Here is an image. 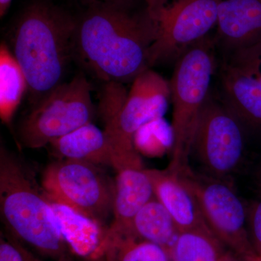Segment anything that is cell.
<instances>
[{"label": "cell", "instance_id": "obj_1", "mask_svg": "<svg viewBox=\"0 0 261 261\" xmlns=\"http://www.w3.org/2000/svg\"><path fill=\"white\" fill-rule=\"evenodd\" d=\"M137 5L94 3L76 16L74 60L105 84L132 83L151 68L155 33Z\"/></svg>", "mask_w": 261, "mask_h": 261}, {"label": "cell", "instance_id": "obj_2", "mask_svg": "<svg viewBox=\"0 0 261 261\" xmlns=\"http://www.w3.org/2000/svg\"><path fill=\"white\" fill-rule=\"evenodd\" d=\"M75 27L76 16L53 0H30L15 18L9 47L27 77L32 106L65 82Z\"/></svg>", "mask_w": 261, "mask_h": 261}, {"label": "cell", "instance_id": "obj_3", "mask_svg": "<svg viewBox=\"0 0 261 261\" xmlns=\"http://www.w3.org/2000/svg\"><path fill=\"white\" fill-rule=\"evenodd\" d=\"M0 214L7 231L42 256L57 260L70 251L49 197L25 163L0 147Z\"/></svg>", "mask_w": 261, "mask_h": 261}, {"label": "cell", "instance_id": "obj_4", "mask_svg": "<svg viewBox=\"0 0 261 261\" xmlns=\"http://www.w3.org/2000/svg\"><path fill=\"white\" fill-rule=\"evenodd\" d=\"M99 112L113 154L115 171L129 166H143L135 145L138 130L162 119L171 101L170 82L151 70H145L127 92L123 84H105Z\"/></svg>", "mask_w": 261, "mask_h": 261}, {"label": "cell", "instance_id": "obj_5", "mask_svg": "<svg viewBox=\"0 0 261 261\" xmlns=\"http://www.w3.org/2000/svg\"><path fill=\"white\" fill-rule=\"evenodd\" d=\"M212 42L206 37L178 57L170 81L173 104L172 159L168 168L177 172L189 166L196 126L209 97L215 70Z\"/></svg>", "mask_w": 261, "mask_h": 261}, {"label": "cell", "instance_id": "obj_6", "mask_svg": "<svg viewBox=\"0 0 261 261\" xmlns=\"http://www.w3.org/2000/svg\"><path fill=\"white\" fill-rule=\"evenodd\" d=\"M92 86L82 73L63 82L33 105L17 132L24 148L38 149L91 123L95 115Z\"/></svg>", "mask_w": 261, "mask_h": 261}, {"label": "cell", "instance_id": "obj_7", "mask_svg": "<svg viewBox=\"0 0 261 261\" xmlns=\"http://www.w3.org/2000/svg\"><path fill=\"white\" fill-rule=\"evenodd\" d=\"M41 186L53 202L105 227L113 214L115 180L97 165L57 159L43 171Z\"/></svg>", "mask_w": 261, "mask_h": 261}, {"label": "cell", "instance_id": "obj_8", "mask_svg": "<svg viewBox=\"0 0 261 261\" xmlns=\"http://www.w3.org/2000/svg\"><path fill=\"white\" fill-rule=\"evenodd\" d=\"M219 0H145L155 41L150 65L178 58L207 37L217 23Z\"/></svg>", "mask_w": 261, "mask_h": 261}, {"label": "cell", "instance_id": "obj_9", "mask_svg": "<svg viewBox=\"0 0 261 261\" xmlns=\"http://www.w3.org/2000/svg\"><path fill=\"white\" fill-rule=\"evenodd\" d=\"M176 173L193 194L215 236L242 260L255 257L247 228V211L229 185L210 175L195 173L189 166Z\"/></svg>", "mask_w": 261, "mask_h": 261}, {"label": "cell", "instance_id": "obj_10", "mask_svg": "<svg viewBox=\"0 0 261 261\" xmlns=\"http://www.w3.org/2000/svg\"><path fill=\"white\" fill-rule=\"evenodd\" d=\"M192 150L210 176L226 181L245 154L244 126L224 104L210 95L196 126Z\"/></svg>", "mask_w": 261, "mask_h": 261}, {"label": "cell", "instance_id": "obj_11", "mask_svg": "<svg viewBox=\"0 0 261 261\" xmlns=\"http://www.w3.org/2000/svg\"><path fill=\"white\" fill-rule=\"evenodd\" d=\"M217 37L232 54L261 43V0H219Z\"/></svg>", "mask_w": 261, "mask_h": 261}, {"label": "cell", "instance_id": "obj_12", "mask_svg": "<svg viewBox=\"0 0 261 261\" xmlns=\"http://www.w3.org/2000/svg\"><path fill=\"white\" fill-rule=\"evenodd\" d=\"M116 171L113 221L106 239L126 234L137 214L155 197L144 166H125Z\"/></svg>", "mask_w": 261, "mask_h": 261}, {"label": "cell", "instance_id": "obj_13", "mask_svg": "<svg viewBox=\"0 0 261 261\" xmlns=\"http://www.w3.org/2000/svg\"><path fill=\"white\" fill-rule=\"evenodd\" d=\"M145 171L152 183L154 196L174 220L179 232L207 226L195 197L177 173L168 168H145Z\"/></svg>", "mask_w": 261, "mask_h": 261}, {"label": "cell", "instance_id": "obj_14", "mask_svg": "<svg viewBox=\"0 0 261 261\" xmlns=\"http://www.w3.org/2000/svg\"><path fill=\"white\" fill-rule=\"evenodd\" d=\"M224 102L244 126L261 130V83L231 63L222 70Z\"/></svg>", "mask_w": 261, "mask_h": 261}, {"label": "cell", "instance_id": "obj_15", "mask_svg": "<svg viewBox=\"0 0 261 261\" xmlns=\"http://www.w3.org/2000/svg\"><path fill=\"white\" fill-rule=\"evenodd\" d=\"M57 221L70 251L91 261L105 257L108 228L51 201Z\"/></svg>", "mask_w": 261, "mask_h": 261}, {"label": "cell", "instance_id": "obj_16", "mask_svg": "<svg viewBox=\"0 0 261 261\" xmlns=\"http://www.w3.org/2000/svg\"><path fill=\"white\" fill-rule=\"evenodd\" d=\"M48 146L56 159L78 160L113 168L114 166V154L108 136L92 122L56 139Z\"/></svg>", "mask_w": 261, "mask_h": 261}, {"label": "cell", "instance_id": "obj_17", "mask_svg": "<svg viewBox=\"0 0 261 261\" xmlns=\"http://www.w3.org/2000/svg\"><path fill=\"white\" fill-rule=\"evenodd\" d=\"M169 255L171 261H243L207 226L180 232Z\"/></svg>", "mask_w": 261, "mask_h": 261}, {"label": "cell", "instance_id": "obj_18", "mask_svg": "<svg viewBox=\"0 0 261 261\" xmlns=\"http://www.w3.org/2000/svg\"><path fill=\"white\" fill-rule=\"evenodd\" d=\"M179 233L171 215L163 204L154 197L137 214L129 231L123 236L135 237L152 242L169 252Z\"/></svg>", "mask_w": 261, "mask_h": 261}, {"label": "cell", "instance_id": "obj_19", "mask_svg": "<svg viewBox=\"0 0 261 261\" xmlns=\"http://www.w3.org/2000/svg\"><path fill=\"white\" fill-rule=\"evenodd\" d=\"M29 84L21 67L10 50L2 42L0 46V117L10 124L25 92Z\"/></svg>", "mask_w": 261, "mask_h": 261}, {"label": "cell", "instance_id": "obj_20", "mask_svg": "<svg viewBox=\"0 0 261 261\" xmlns=\"http://www.w3.org/2000/svg\"><path fill=\"white\" fill-rule=\"evenodd\" d=\"M104 258L106 261H171L164 247L130 236L107 239Z\"/></svg>", "mask_w": 261, "mask_h": 261}, {"label": "cell", "instance_id": "obj_21", "mask_svg": "<svg viewBox=\"0 0 261 261\" xmlns=\"http://www.w3.org/2000/svg\"><path fill=\"white\" fill-rule=\"evenodd\" d=\"M0 261H42L10 233L1 232Z\"/></svg>", "mask_w": 261, "mask_h": 261}, {"label": "cell", "instance_id": "obj_22", "mask_svg": "<svg viewBox=\"0 0 261 261\" xmlns=\"http://www.w3.org/2000/svg\"><path fill=\"white\" fill-rule=\"evenodd\" d=\"M249 234L256 255L261 254V198L254 202L247 212Z\"/></svg>", "mask_w": 261, "mask_h": 261}, {"label": "cell", "instance_id": "obj_23", "mask_svg": "<svg viewBox=\"0 0 261 261\" xmlns=\"http://www.w3.org/2000/svg\"><path fill=\"white\" fill-rule=\"evenodd\" d=\"M79 2L84 7L94 4V3H116V4H123L128 5H139L145 2V0H75Z\"/></svg>", "mask_w": 261, "mask_h": 261}, {"label": "cell", "instance_id": "obj_24", "mask_svg": "<svg viewBox=\"0 0 261 261\" xmlns=\"http://www.w3.org/2000/svg\"><path fill=\"white\" fill-rule=\"evenodd\" d=\"M13 0H0V16L3 18L9 10Z\"/></svg>", "mask_w": 261, "mask_h": 261}, {"label": "cell", "instance_id": "obj_25", "mask_svg": "<svg viewBox=\"0 0 261 261\" xmlns=\"http://www.w3.org/2000/svg\"><path fill=\"white\" fill-rule=\"evenodd\" d=\"M56 261H75V260L73 257V252H69L68 253L65 254V255H63V256H61Z\"/></svg>", "mask_w": 261, "mask_h": 261}, {"label": "cell", "instance_id": "obj_26", "mask_svg": "<svg viewBox=\"0 0 261 261\" xmlns=\"http://www.w3.org/2000/svg\"><path fill=\"white\" fill-rule=\"evenodd\" d=\"M247 73H249V72H247ZM249 73L253 75V76L255 77V78H256L257 80L261 83V70H257V71L251 72V73Z\"/></svg>", "mask_w": 261, "mask_h": 261}, {"label": "cell", "instance_id": "obj_27", "mask_svg": "<svg viewBox=\"0 0 261 261\" xmlns=\"http://www.w3.org/2000/svg\"><path fill=\"white\" fill-rule=\"evenodd\" d=\"M248 261H261V254L260 255H256L255 257H252Z\"/></svg>", "mask_w": 261, "mask_h": 261}, {"label": "cell", "instance_id": "obj_28", "mask_svg": "<svg viewBox=\"0 0 261 261\" xmlns=\"http://www.w3.org/2000/svg\"><path fill=\"white\" fill-rule=\"evenodd\" d=\"M260 185L261 187V171H260Z\"/></svg>", "mask_w": 261, "mask_h": 261}]
</instances>
